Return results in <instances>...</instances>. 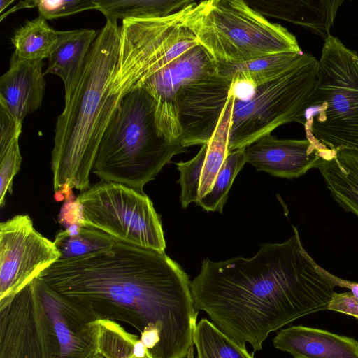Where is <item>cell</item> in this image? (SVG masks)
Here are the masks:
<instances>
[{"label": "cell", "mask_w": 358, "mask_h": 358, "mask_svg": "<svg viewBox=\"0 0 358 358\" xmlns=\"http://www.w3.org/2000/svg\"><path fill=\"white\" fill-rule=\"evenodd\" d=\"M0 358H61L57 339L32 282L0 302Z\"/></svg>", "instance_id": "10"}, {"label": "cell", "mask_w": 358, "mask_h": 358, "mask_svg": "<svg viewBox=\"0 0 358 358\" xmlns=\"http://www.w3.org/2000/svg\"><path fill=\"white\" fill-rule=\"evenodd\" d=\"M329 149L317 147L307 138L280 139L269 134L245 149L247 162L257 171L294 178L317 167Z\"/></svg>", "instance_id": "15"}, {"label": "cell", "mask_w": 358, "mask_h": 358, "mask_svg": "<svg viewBox=\"0 0 358 358\" xmlns=\"http://www.w3.org/2000/svg\"><path fill=\"white\" fill-rule=\"evenodd\" d=\"M281 243H264L251 258L206 259L190 282L196 308L241 346L262 349L271 332L327 310L335 293L303 248L297 229Z\"/></svg>", "instance_id": "2"}, {"label": "cell", "mask_w": 358, "mask_h": 358, "mask_svg": "<svg viewBox=\"0 0 358 358\" xmlns=\"http://www.w3.org/2000/svg\"><path fill=\"white\" fill-rule=\"evenodd\" d=\"M55 243L34 227L27 215L0 224V302L13 297L59 260Z\"/></svg>", "instance_id": "11"}, {"label": "cell", "mask_w": 358, "mask_h": 358, "mask_svg": "<svg viewBox=\"0 0 358 358\" xmlns=\"http://www.w3.org/2000/svg\"><path fill=\"white\" fill-rule=\"evenodd\" d=\"M317 169L333 199L345 211L358 217V151L329 150Z\"/></svg>", "instance_id": "20"}, {"label": "cell", "mask_w": 358, "mask_h": 358, "mask_svg": "<svg viewBox=\"0 0 358 358\" xmlns=\"http://www.w3.org/2000/svg\"><path fill=\"white\" fill-rule=\"evenodd\" d=\"M303 53L280 52L234 64L217 62V72L233 84H245L255 89L290 69Z\"/></svg>", "instance_id": "21"}, {"label": "cell", "mask_w": 358, "mask_h": 358, "mask_svg": "<svg viewBox=\"0 0 358 358\" xmlns=\"http://www.w3.org/2000/svg\"><path fill=\"white\" fill-rule=\"evenodd\" d=\"M95 341L105 358H152L140 338L115 322L95 321Z\"/></svg>", "instance_id": "23"}, {"label": "cell", "mask_w": 358, "mask_h": 358, "mask_svg": "<svg viewBox=\"0 0 358 358\" xmlns=\"http://www.w3.org/2000/svg\"><path fill=\"white\" fill-rule=\"evenodd\" d=\"M22 122L17 121L9 111L0 104V157L3 156L11 143L19 138Z\"/></svg>", "instance_id": "31"}, {"label": "cell", "mask_w": 358, "mask_h": 358, "mask_svg": "<svg viewBox=\"0 0 358 358\" xmlns=\"http://www.w3.org/2000/svg\"><path fill=\"white\" fill-rule=\"evenodd\" d=\"M39 17L54 20L80 12L96 9V0H37Z\"/></svg>", "instance_id": "29"}, {"label": "cell", "mask_w": 358, "mask_h": 358, "mask_svg": "<svg viewBox=\"0 0 358 358\" xmlns=\"http://www.w3.org/2000/svg\"><path fill=\"white\" fill-rule=\"evenodd\" d=\"M91 322L130 325L152 358H186L196 327L187 275L165 252L117 240L108 250L59 259L38 276Z\"/></svg>", "instance_id": "1"}, {"label": "cell", "mask_w": 358, "mask_h": 358, "mask_svg": "<svg viewBox=\"0 0 358 358\" xmlns=\"http://www.w3.org/2000/svg\"><path fill=\"white\" fill-rule=\"evenodd\" d=\"M206 153V144H203L196 155L192 159L176 164L180 171L178 182L181 187L180 196L182 208H187L189 203L199 199V189L202 168Z\"/></svg>", "instance_id": "28"}, {"label": "cell", "mask_w": 358, "mask_h": 358, "mask_svg": "<svg viewBox=\"0 0 358 358\" xmlns=\"http://www.w3.org/2000/svg\"><path fill=\"white\" fill-rule=\"evenodd\" d=\"M232 86L231 80L218 73L185 86L178 103L180 143L183 147L203 145L210 140Z\"/></svg>", "instance_id": "13"}, {"label": "cell", "mask_w": 358, "mask_h": 358, "mask_svg": "<svg viewBox=\"0 0 358 358\" xmlns=\"http://www.w3.org/2000/svg\"><path fill=\"white\" fill-rule=\"evenodd\" d=\"M116 241L97 229L75 224L59 231L53 242L60 252L59 259H66L108 250Z\"/></svg>", "instance_id": "24"}, {"label": "cell", "mask_w": 358, "mask_h": 358, "mask_svg": "<svg viewBox=\"0 0 358 358\" xmlns=\"http://www.w3.org/2000/svg\"><path fill=\"white\" fill-rule=\"evenodd\" d=\"M193 343L197 358H254L212 322L201 319L196 324Z\"/></svg>", "instance_id": "26"}, {"label": "cell", "mask_w": 358, "mask_h": 358, "mask_svg": "<svg viewBox=\"0 0 358 358\" xmlns=\"http://www.w3.org/2000/svg\"><path fill=\"white\" fill-rule=\"evenodd\" d=\"M59 37V31L51 28L41 17L27 22L12 39L13 54L21 59L43 61L48 59Z\"/></svg>", "instance_id": "25"}, {"label": "cell", "mask_w": 358, "mask_h": 358, "mask_svg": "<svg viewBox=\"0 0 358 358\" xmlns=\"http://www.w3.org/2000/svg\"><path fill=\"white\" fill-rule=\"evenodd\" d=\"M318 60L303 53L293 66L254 89L247 99L234 96L228 153L245 148L278 127L301 123L317 82Z\"/></svg>", "instance_id": "7"}, {"label": "cell", "mask_w": 358, "mask_h": 358, "mask_svg": "<svg viewBox=\"0 0 358 358\" xmlns=\"http://www.w3.org/2000/svg\"><path fill=\"white\" fill-rule=\"evenodd\" d=\"M196 1L163 17L128 19L120 27L118 69L114 80L127 92L199 44L186 27Z\"/></svg>", "instance_id": "8"}, {"label": "cell", "mask_w": 358, "mask_h": 358, "mask_svg": "<svg viewBox=\"0 0 358 358\" xmlns=\"http://www.w3.org/2000/svg\"><path fill=\"white\" fill-rule=\"evenodd\" d=\"M76 199L84 224L124 243L164 252L166 242L159 217L143 192L101 181L81 192Z\"/></svg>", "instance_id": "9"}, {"label": "cell", "mask_w": 358, "mask_h": 358, "mask_svg": "<svg viewBox=\"0 0 358 358\" xmlns=\"http://www.w3.org/2000/svg\"><path fill=\"white\" fill-rule=\"evenodd\" d=\"M217 73V62L199 43L139 85L154 99L159 130L169 141L180 143L178 103L185 86Z\"/></svg>", "instance_id": "12"}, {"label": "cell", "mask_w": 358, "mask_h": 358, "mask_svg": "<svg viewBox=\"0 0 358 358\" xmlns=\"http://www.w3.org/2000/svg\"><path fill=\"white\" fill-rule=\"evenodd\" d=\"M327 310L348 315L358 320V299L350 292H335Z\"/></svg>", "instance_id": "32"}, {"label": "cell", "mask_w": 358, "mask_h": 358, "mask_svg": "<svg viewBox=\"0 0 358 358\" xmlns=\"http://www.w3.org/2000/svg\"><path fill=\"white\" fill-rule=\"evenodd\" d=\"M97 10L106 20L163 17L173 14L190 0H96Z\"/></svg>", "instance_id": "22"}, {"label": "cell", "mask_w": 358, "mask_h": 358, "mask_svg": "<svg viewBox=\"0 0 358 358\" xmlns=\"http://www.w3.org/2000/svg\"><path fill=\"white\" fill-rule=\"evenodd\" d=\"M273 344L294 358H358L357 340L301 325L280 330Z\"/></svg>", "instance_id": "17"}, {"label": "cell", "mask_w": 358, "mask_h": 358, "mask_svg": "<svg viewBox=\"0 0 358 358\" xmlns=\"http://www.w3.org/2000/svg\"><path fill=\"white\" fill-rule=\"evenodd\" d=\"M32 282L57 339L60 357L92 358L96 355L94 322L38 278Z\"/></svg>", "instance_id": "14"}, {"label": "cell", "mask_w": 358, "mask_h": 358, "mask_svg": "<svg viewBox=\"0 0 358 358\" xmlns=\"http://www.w3.org/2000/svg\"><path fill=\"white\" fill-rule=\"evenodd\" d=\"M19 138H16L0 157V206H3L7 192L12 194L13 180L22 162Z\"/></svg>", "instance_id": "30"}, {"label": "cell", "mask_w": 358, "mask_h": 358, "mask_svg": "<svg viewBox=\"0 0 358 358\" xmlns=\"http://www.w3.org/2000/svg\"><path fill=\"white\" fill-rule=\"evenodd\" d=\"M186 27L217 62L240 64L280 52H303L296 37L242 0L196 2Z\"/></svg>", "instance_id": "5"}, {"label": "cell", "mask_w": 358, "mask_h": 358, "mask_svg": "<svg viewBox=\"0 0 358 358\" xmlns=\"http://www.w3.org/2000/svg\"><path fill=\"white\" fill-rule=\"evenodd\" d=\"M245 148L228 153L215 180L212 189L196 204L206 211L222 212L234 178L247 162Z\"/></svg>", "instance_id": "27"}, {"label": "cell", "mask_w": 358, "mask_h": 358, "mask_svg": "<svg viewBox=\"0 0 358 358\" xmlns=\"http://www.w3.org/2000/svg\"><path fill=\"white\" fill-rule=\"evenodd\" d=\"M14 1L13 0H1L0 1V12L3 14V10L7 8L10 4H11Z\"/></svg>", "instance_id": "34"}, {"label": "cell", "mask_w": 358, "mask_h": 358, "mask_svg": "<svg viewBox=\"0 0 358 358\" xmlns=\"http://www.w3.org/2000/svg\"><path fill=\"white\" fill-rule=\"evenodd\" d=\"M324 278L334 287H340L348 289L352 295L358 299V283L340 278L324 268H322Z\"/></svg>", "instance_id": "33"}, {"label": "cell", "mask_w": 358, "mask_h": 358, "mask_svg": "<svg viewBox=\"0 0 358 358\" xmlns=\"http://www.w3.org/2000/svg\"><path fill=\"white\" fill-rule=\"evenodd\" d=\"M301 124L319 148L358 151V54L337 37L324 43L317 85Z\"/></svg>", "instance_id": "6"}, {"label": "cell", "mask_w": 358, "mask_h": 358, "mask_svg": "<svg viewBox=\"0 0 358 358\" xmlns=\"http://www.w3.org/2000/svg\"><path fill=\"white\" fill-rule=\"evenodd\" d=\"M155 112L154 99L142 87L123 97L103 135L92 168L102 182L143 192L174 155L187 151L159 131Z\"/></svg>", "instance_id": "4"}, {"label": "cell", "mask_w": 358, "mask_h": 358, "mask_svg": "<svg viewBox=\"0 0 358 358\" xmlns=\"http://www.w3.org/2000/svg\"><path fill=\"white\" fill-rule=\"evenodd\" d=\"M120 27L106 20L92 43L81 79L55 129L51 168L55 192H81L90 187V174L103 135L125 96L112 90L118 69Z\"/></svg>", "instance_id": "3"}, {"label": "cell", "mask_w": 358, "mask_h": 358, "mask_svg": "<svg viewBox=\"0 0 358 358\" xmlns=\"http://www.w3.org/2000/svg\"><path fill=\"white\" fill-rule=\"evenodd\" d=\"M43 61L21 59L13 54L8 70L0 78V104L17 121L41 105L45 82Z\"/></svg>", "instance_id": "16"}, {"label": "cell", "mask_w": 358, "mask_h": 358, "mask_svg": "<svg viewBox=\"0 0 358 358\" xmlns=\"http://www.w3.org/2000/svg\"><path fill=\"white\" fill-rule=\"evenodd\" d=\"M94 29L59 31L57 42L48 57L44 73L62 78L64 85L65 103H68L79 83L90 48L97 37Z\"/></svg>", "instance_id": "19"}, {"label": "cell", "mask_w": 358, "mask_h": 358, "mask_svg": "<svg viewBox=\"0 0 358 358\" xmlns=\"http://www.w3.org/2000/svg\"><path fill=\"white\" fill-rule=\"evenodd\" d=\"M264 16L280 19L308 29L325 41L343 0L245 1Z\"/></svg>", "instance_id": "18"}, {"label": "cell", "mask_w": 358, "mask_h": 358, "mask_svg": "<svg viewBox=\"0 0 358 358\" xmlns=\"http://www.w3.org/2000/svg\"><path fill=\"white\" fill-rule=\"evenodd\" d=\"M92 358H105V357H103L102 355H99V354H97L96 356H94Z\"/></svg>", "instance_id": "35"}]
</instances>
